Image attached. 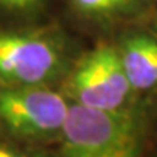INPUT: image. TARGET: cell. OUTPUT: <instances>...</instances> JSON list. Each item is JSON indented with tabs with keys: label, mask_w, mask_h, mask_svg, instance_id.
<instances>
[{
	"label": "cell",
	"mask_w": 157,
	"mask_h": 157,
	"mask_svg": "<svg viewBox=\"0 0 157 157\" xmlns=\"http://www.w3.org/2000/svg\"><path fill=\"white\" fill-rule=\"evenodd\" d=\"M66 34L56 25L0 26V84L48 86L63 82L73 66Z\"/></svg>",
	"instance_id": "obj_1"
},
{
	"label": "cell",
	"mask_w": 157,
	"mask_h": 157,
	"mask_svg": "<svg viewBox=\"0 0 157 157\" xmlns=\"http://www.w3.org/2000/svg\"><path fill=\"white\" fill-rule=\"evenodd\" d=\"M58 157H138L143 122L131 109L98 111L70 102Z\"/></svg>",
	"instance_id": "obj_2"
},
{
	"label": "cell",
	"mask_w": 157,
	"mask_h": 157,
	"mask_svg": "<svg viewBox=\"0 0 157 157\" xmlns=\"http://www.w3.org/2000/svg\"><path fill=\"white\" fill-rule=\"evenodd\" d=\"M68 108L67 98L48 86H0V134L41 147L60 138Z\"/></svg>",
	"instance_id": "obj_3"
},
{
	"label": "cell",
	"mask_w": 157,
	"mask_h": 157,
	"mask_svg": "<svg viewBox=\"0 0 157 157\" xmlns=\"http://www.w3.org/2000/svg\"><path fill=\"white\" fill-rule=\"evenodd\" d=\"M63 95L71 103L98 111L127 109L134 90L115 47L101 44L73 63L63 80Z\"/></svg>",
	"instance_id": "obj_4"
},
{
	"label": "cell",
	"mask_w": 157,
	"mask_h": 157,
	"mask_svg": "<svg viewBox=\"0 0 157 157\" xmlns=\"http://www.w3.org/2000/svg\"><path fill=\"white\" fill-rule=\"evenodd\" d=\"M119 60L134 92L157 86V39L146 34H132L117 48Z\"/></svg>",
	"instance_id": "obj_5"
},
{
	"label": "cell",
	"mask_w": 157,
	"mask_h": 157,
	"mask_svg": "<svg viewBox=\"0 0 157 157\" xmlns=\"http://www.w3.org/2000/svg\"><path fill=\"white\" fill-rule=\"evenodd\" d=\"M148 0H68L80 19L99 25H111L140 13Z\"/></svg>",
	"instance_id": "obj_6"
},
{
	"label": "cell",
	"mask_w": 157,
	"mask_h": 157,
	"mask_svg": "<svg viewBox=\"0 0 157 157\" xmlns=\"http://www.w3.org/2000/svg\"><path fill=\"white\" fill-rule=\"evenodd\" d=\"M0 157H50L42 147L23 144L0 134Z\"/></svg>",
	"instance_id": "obj_7"
},
{
	"label": "cell",
	"mask_w": 157,
	"mask_h": 157,
	"mask_svg": "<svg viewBox=\"0 0 157 157\" xmlns=\"http://www.w3.org/2000/svg\"><path fill=\"white\" fill-rule=\"evenodd\" d=\"M45 0H0V10L12 16H26L38 10Z\"/></svg>",
	"instance_id": "obj_8"
},
{
	"label": "cell",
	"mask_w": 157,
	"mask_h": 157,
	"mask_svg": "<svg viewBox=\"0 0 157 157\" xmlns=\"http://www.w3.org/2000/svg\"><path fill=\"white\" fill-rule=\"evenodd\" d=\"M156 26H157V21H156Z\"/></svg>",
	"instance_id": "obj_9"
},
{
	"label": "cell",
	"mask_w": 157,
	"mask_h": 157,
	"mask_svg": "<svg viewBox=\"0 0 157 157\" xmlns=\"http://www.w3.org/2000/svg\"><path fill=\"white\" fill-rule=\"evenodd\" d=\"M0 86H2V84H0Z\"/></svg>",
	"instance_id": "obj_10"
}]
</instances>
